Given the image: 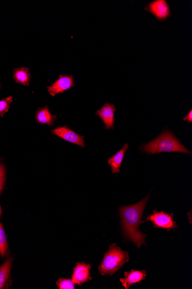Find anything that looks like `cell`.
Masks as SVG:
<instances>
[{
  "instance_id": "1",
  "label": "cell",
  "mask_w": 192,
  "mask_h": 289,
  "mask_svg": "<svg viewBox=\"0 0 192 289\" xmlns=\"http://www.w3.org/2000/svg\"><path fill=\"white\" fill-rule=\"evenodd\" d=\"M149 194L139 203L129 206L120 207V216L125 238L131 241L137 248L146 245V236L140 231L139 227L142 221L143 211L145 210Z\"/></svg>"
},
{
  "instance_id": "2",
  "label": "cell",
  "mask_w": 192,
  "mask_h": 289,
  "mask_svg": "<svg viewBox=\"0 0 192 289\" xmlns=\"http://www.w3.org/2000/svg\"><path fill=\"white\" fill-rule=\"evenodd\" d=\"M140 149L148 154H156L161 153L179 152L191 154L177 137L169 130L164 131L155 139L148 143L144 144Z\"/></svg>"
},
{
  "instance_id": "3",
  "label": "cell",
  "mask_w": 192,
  "mask_h": 289,
  "mask_svg": "<svg viewBox=\"0 0 192 289\" xmlns=\"http://www.w3.org/2000/svg\"><path fill=\"white\" fill-rule=\"evenodd\" d=\"M129 258L128 253L121 248L112 244L108 252L105 254L103 260L99 266L98 270L101 275H112L128 263Z\"/></svg>"
},
{
  "instance_id": "4",
  "label": "cell",
  "mask_w": 192,
  "mask_h": 289,
  "mask_svg": "<svg viewBox=\"0 0 192 289\" xmlns=\"http://www.w3.org/2000/svg\"><path fill=\"white\" fill-rule=\"evenodd\" d=\"M146 219L147 221L152 222L157 228L165 229L168 231L177 228L173 215L163 211H154L153 214L150 215Z\"/></svg>"
},
{
  "instance_id": "5",
  "label": "cell",
  "mask_w": 192,
  "mask_h": 289,
  "mask_svg": "<svg viewBox=\"0 0 192 289\" xmlns=\"http://www.w3.org/2000/svg\"><path fill=\"white\" fill-rule=\"evenodd\" d=\"M52 133L67 142L85 147L84 137L79 135L67 126H59L52 130Z\"/></svg>"
},
{
  "instance_id": "6",
  "label": "cell",
  "mask_w": 192,
  "mask_h": 289,
  "mask_svg": "<svg viewBox=\"0 0 192 289\" xmlns=\"http://www.w3.org/2000/svg\"><path fill=\"white\" fill-rule=\"evenodd\" d=\"M74 77L73 76L67 75H61L59 79L54 83L48 87V91L50 92L51 96L64 93L72 87H74Z\"/></svg>"
},
{
  "instance_id": "7",
  "label": "cell",
  "mask_w": 192,
  "mask_h": 289,
  "mask_svg": "<svg viewBox=\"0 0 192 289\" xmlns=\"http://www.w3.org/2000/svg\"><path fill=\"white\" fill-rule=\"evenodd\" d=\"M146 10L160 20H165L170 15L169 6L165 0H156L150 3Z\"/></svg>"
},
{
  "instance_id": "8",
  "label": "cell",
  "mask_w": 192,
  "mask_h": 289,
  "mask_svg": "<svg viewBox=\"0 0 192 289\" xmlns=\"http://www.w3.org/2000/svg\"><path fill=\"white\" fill-rule=\"evenodd\" d=\"M116 110V106L114 105L105 103L101 109L96 112V115H97L103 122L106 129H114Z\"/></svg>"
},
{
  "instance_id": "9",
  "label": "cell",
  "mask_w": 192,
  "mask_h": 289,
  "mask_svg": "<svg viewBox=\"0 0 192 289\" xmlns=\"http://www.w3.org/2000/svg\"><path fill=\"white\" fill-rule=\"evenodd\" d=\"M91 265L85 263H77L74 268L73 273L72 275V281L74 284L81 285L91 280L90 277V270Z\"/></svg>"
},
{
  "instance_id": "10",
  "label": "cell",
  "mask_w": 192,
  "mask_h": 289,
  "mask_svg": "<svg viewBox=\"0 0 192 289\" xmlns=\"http://www.w3.org/2000/svg\"><path fill=\"white\" fill-rule=\"evenodd\" d=\"M146 277L145 271H135L132 270L130 272H125V278H121L120 281L126 289H128L133 284L138 283L145 280Z\"/></svg>"
},
{
  "instance_id": "11",
  "label": "cell",
  "mask_w": 192,
  "mask_h": 289,
  "mask_svg": "<svg viewBox=\"0 0 192 289\" xmlns=\"http://www.w3.org/2000/svg\"><path fill=\"white\" fill-rule=\"evenodd\" d=\"M128 144L126 143L121 150H120L114 156L108 160V163L111 167L113 173H120L123 158H124L126 151H128Z\"/></svg>"
},
{
  "instance_id": "12",
  "label": "cell",
  "mask_w": 192,
  "mask_h": 289,
  "mask_svg": "<svg viewBox=\"0 0 192 289\" xmlns=\"http://www.w3.org/2000/svg\"><path fill=\"white\" fill-rule=\"evenodd\" d=\"M36 119L39 123L51 126L53 124L56 117L51 115L49 109L45 107L40 109L36 112Z\"/></svg>"
},
{
  "instance_id": "13",
  "label": "cell",
  "mask_w": 192,
  "mask_h": 289,
  "mask_svg": "<svg viewBox=\"0 0 192 289\" xmlns=\"http://www.w3.org/2000/svg\"><path fill=\"white\" fill-rule=\"evenodd\" d=\"M13 78L18 83L28 85L30 82L31 75L27 68H17L13 71Z\"/></svg>"
},
{
  "instance_id": "14",
  "label": "cell",
  "mask_w": 192,
  "mask_h": 289,
  "mask_svg": "<svg viewBox=\"0 0 192 289\" xmlns=\"http://www.w3.org/2000/svg\"><path fill=\"white\" fill-rule=\"evenodd\" d=\"M12 261L9 259L0 267V289L4 288L11 272Z\"/></svg>"
},
{
  "instance_id": "15",
  "label": "cell",
  "mask_w": 192,
  "mask_h": 289,
  "mask_svg": "<svg viewBox=\"0 0 192 289\" xmlns=\"http://www.w3.org/2000/svg\"><path fill=\"white\" fill-rule=\"evenodd\" d=\"M8 243L4 228L0 223V254L4 256L8 250Z\"/></svg>"
},
{
  "instance_id": "16",
  "label": "cell",
  "mask_w": 192,
  "mask_h": 289,
  "mask_svg": "<svg viewBox=\"0 0 192 289\" xmlns=\"http://www.w3.org/2000/svg\"><path fill=\"white\" fill-rule=\"evenodd\" d=\"M12 102V97H9L2 99L0 101V116H4L5 113H7L10 109V104Z\"/></svg>"
},
{
  "instance_id": "17",
  "label": "cell",
  "mask_w": 192,
  "mask_h": 289,
  "mask_svg": "<svg viewBox=\"0 0 192 289\" xmlns=\"http://www.w3.org/2000/svg\"><path fill=\"white\" fill-rule=\"evenodd\" d=\"M60 289H74V283L73 281L66 278H61L57 282Z\"/></svg>"
},
{
  "instance_id": "18",
  "label": "cell",
  "mask_w": 192,
  "mask_h": 289,
  "mask_svg": "<svg viewBox=\"0 0 192 289\" xmlns=\"http://www.w3.org/2000/svg\"><path fill=\"white\" fill-rule=\"evenodd\" d=\"M5 181V168L4 165L0 164V193L2 191Z\"/></svg>"
},
{
  "instance_id": "19",
  "label": "cell",
  "mask_w": 192,
  "mask_h": 289,
  "mask_svg": "<svg viewBox=\"0 0 192 289\" xmlns=\"http://www.w3.org/2000/svg\"><path fill=\"white\" fill-rule=\"evenodd\" d=\"M184 121L188 122V123H192V111H191L190 113H188V115L183 119Z\"/></svg>"
},
{
  "instance_id": "20",
  "label": "cell",
  "mask_w": 192,
  "mask_h": 289,
  "mask_svg": "<svg viewBox=\"0 0 192 289\" xmlns=\"http://www.w3.org/2000/svg\"><path fill=\"white\" fill-rule=\"evenodd\" d=\"M1 215H2V209H1V206H0V217H1Z\"/></svg>"
},
{
  "instance_id": "21",
  "label": "cell",
  "mask_w": 192,
  "mask_h": 289,
  "mask_svg": "<svg viewBox=\"0 0 192 289\" xmlns=\"http://www.w3.org/2000/svg\"><path fill=\"white\" fill-rule=\"evenodd\" d=\"M0 86H1V84H0Z\"/></svg>"
}]
</instances>
